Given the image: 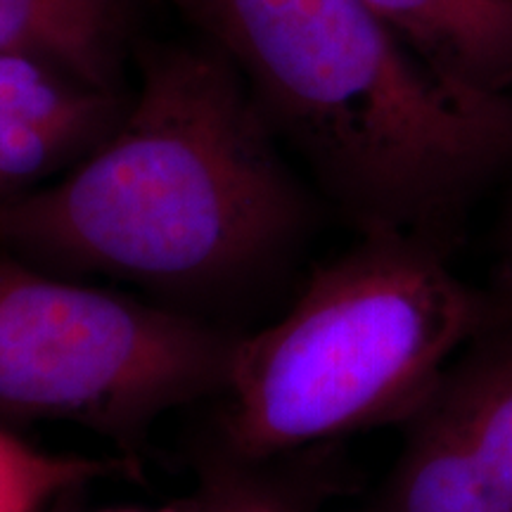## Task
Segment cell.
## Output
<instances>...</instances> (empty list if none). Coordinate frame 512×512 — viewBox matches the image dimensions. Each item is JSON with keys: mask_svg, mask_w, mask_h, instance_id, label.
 <instances>
[{"mask_svg": "<svg viewBox=\"0 0 512 512\" xmlns=\"http://www.w3.org/2000/svg\"><path fill=\"white\" fill-rule=\"evenodd\" d=\"M283 150L219 50L152 43L110 136L0 204V252L223 325L290 271L316 221Z\"/></svg>", "mask_w": 512, "mask_h": 512, "instance_id": "6da1fadb", "label": "cell"}, {"mask_svg": "<svg viewBox=\"0 0 512 512\" xmlns=\"http://www.w3.org/2000/svg\"><path fill=\"white\" fill-rule=\"evenodd\" d=\"M233 64L280 145L361 235L448 254L512 181V91L422 60L366 0H169Z\"/></svg>", "mask_w": 512, "mask_h": 512, "instance_id": "7a4b0ae2", "label": "cell"}, {"mask_svg": "<svg viewBox=\"0 0 512 512\" xmlns=\"http://www.w3.org/2000/svg\"><path fill=\"white\" fill-rule=\"evenodd\" d=\"M491 313L489 294L453 271L446 249L361 235L273 323L240 335L223 392L230 453L266 463L403 425Z\"/></svg>", "mask_w": 512, "mask_h": 512, "instance_id": "3957f363", "label": "cell"}, {"mask_svg": "<svg viewBox=\"0 0 512 512\" xmlns=\"http://www.w3.org/2000/svg\"><path fill=\"white\" fill-rule=\"evenodd\" d=\"M242 332L0 252V418L100 434L124 453L223 396Z\"/></svg>", "mask_w": 512, "mask_h": 512, "instance_id": "277c9868", "label": "cell"}, {"mask_svg": "<svg viewBox=\"0 0 512 512\" xmlns=\"http://www.w3.org/2000/svg\"><path fill=\"white\" fill-rule=\"evenodd\" d=\"M396 512H512V318L491 313L403 422Z\"/></svg>", "mask_w": 512, "mask_h": 512, "instance_id": "5b68a950", "label": "cell"}, {"mask_svg": "<svg viewBox=\"0 0 512 512\" xmlns=\"http://www.w3.org/2000/svg\"><path fill=\"white\" fill-rule=\"evenodd\" d=\"M117 88L41 55L0 50V204L55 181L119 124Z\"/></svg>", "mask_w": 512, "mask_h": 512, "instance_id": "8992f818", "label": "cell"}, {"mask_svg": "<svg viewBox=\"0 0 512 512\" xmlns=\"http://www.w3.org/2000/svg\"><path fill=\"white\" fill-rule=\"evenodd\" d=\"M366 3L439 72L482 91H512V0Z\"/></svg>", "mask_w": 512, "mask_h": 512, "instance_id": "52a82bcc", "label": "cell"}, {"mask_svg": "<svg viewBox=\"0 0 512 512\" xmlns=\"http://www.w3.org/2000/svg\"><path fill=\"white\" fill-rule=\"evenodd\" d=\"M128 0H0V50L41 55L117 88Z\"/></svg>", "mask_w": 512, "mask_h": 512, "instance_id": "ba28073f", "label": "cell"}, {"mask_svg": "<svg viewBox=\"0 0 512 512\" xmlns=\"http://www.w3.org/2000/svg\"><path fill=\"white\" fill-rule=\"evenodd\" d=\"M124 460L46 451L0 425V512L48 510L81 486L124 472Z\"/></svg>", "mask_w": 512, "mask_h": 512, "instance_id": "9c48e42d", "label": "cell"}, {"mask_svg": "<svg viewBox=\"0 0 512 512\" xmlns=\"http://www.w3.org/2000/svg\"><path fill=\"white\" fill-rule=\"evenodd\" d=\"M486 294H489L494 313L512 318V204L508 216H505L501 230V252H498L496 271Z\"/></svg>", "mask_w": 512, "mask_h": 512, "instance_id": "30bf717a", "label": "cell"}, {"mask_svg": "<svg viewBox=\"0 0 512 512\" xmlns=\"http://www.w3.org/2000/svg\"><path fill=\"white\" fill-rule=\"evenodd\" d=\"M209 512H287L285 505L266 491L252 486H230L226 494L209 505Z\"/></svg>", "mask_w": 512, "mask_h": 512, "instance_id": "8fae6325", "label": "cell"}, {"mask_svg": "<svg viewBox=\"0 0 512 512\" xmlns=\"http://www.w3.org/2000/svg\"><path fill=\"white\" fill-rule=\"evenodd\" d=\"M100 512H209L207 505H164V508H117Z\"/></svg>", "mask_w": 512, "mask_h": 512, "instance_id": "7c38bea8", "label": "cell"}]
</instances>
